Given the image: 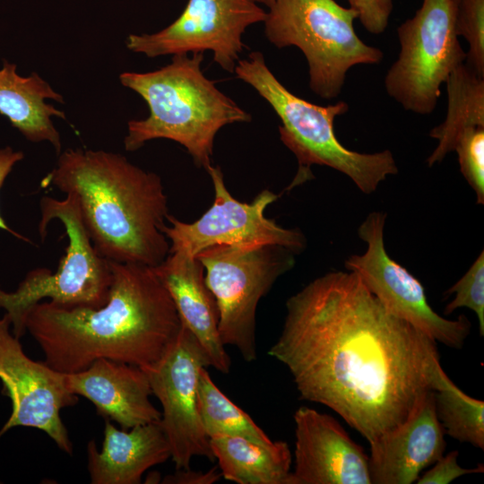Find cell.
Here are the masks:
<instances>
[{"label":"cell","mask_w":484,"mask_h":484,"mask_svg":"<svg viewBox=\"0 0 484 484\" xmlns=\"http://www.w3.org/2000/svg\"><path fill=\"white\" fill-rule=\"evenodd\" d=\"M219 467L214 466L207 471H196L189 469L177 470L174 474L167 475L163 483L169 484H212L222 477Z\"/></svg>","instance_id":"obj_30"},{"label":"cell","mask_w":484,"mask_h":484,"mask_svg":"<svg viewBox=\"0 0 484 484\" xmlns=\"http://www.w3.org/2000/svg\"><path fill=\"white\" fill-rule=\"evenodd\" d=\"M252 1H255L256 3H260L261 0H252Z\"/></svg>","instance_id":"obj_33"},{"label":"cell","mask_w":484,"mask_h":484,"mask_svg":"<svg viewBox=\"0 0 484 484\" xmlns=\"http://www.w3.org/2000/svg\"><path fill=\"white\" fill-rule=\"evenodd\" d=\"M210 359L195 336L182 324L177 338L155 364L142 368L160 401V424L176 469H189L194 456L214 460L197 408L200 371Z\"/></svg>","instance_id":"obj_13"},{"label":"cell","mask_w":484,"mask_h":484,"mask_svg":"<svg viewBox=\"0 0 484 484\" xmlns=\"http://www.w3.org/2000/svg\"><path fill=\"white\" fill-rule=\"evenodd\" d=\"M268 8L267 39L278 48L294 46L302 51L309 87L322 99L339 96L351 67L379 64L384 57L357 35L358 13L335 0H273Z\"/></svg>","instance_id":"obj_6"},{"label":"cell","mask_w":484,"mask_h":484,"mask_svg":"<svg viewBox=\"0 0 484 484\" xmlns=\"http://www.w3.org/2000/svg\"><path fill=\"white\" fill-rule=\"evenodd\" d=\"M455 29L469 43L465 64L484 77V0H457Z\"/></svg>","instance_id":"obj_25"},{"label":"cell","mask_w":484,"mask_h":484,"mask_svg":"<svg viewBox=\"0 0 484 484\" xmlns=\"http://www.w3.org/2000/svg\"><path fill=\"white\" fill-rule=\"evenodd\" d=\"M266 12L252 0H189L180 16L151 34H130L126 48L148 57L212 51L213 61L233 73L246 30L264 22Z\"/></svg>","instance_id":"obj_12"},{"label":"cell","mask_w":484,"mask_h":484,"mask_svg":"<svg viewBox=\"0 0 484 484\" xmlns=\"http://www.w3.org/2000/svg\"><path fill=\"white\" fill-rule=\"evenodd\" d=\"M5 314L0 319V380L2 393L12 401V413L0 430V437L14 427L44 431L65 453L73 445L61 419L60 411L77 403L58 372L44 361H34L23 351L20 339L10 332Z\"/></svg>","instance_id":"obj_14"},{"label":"cell","mask_w":484,"mask_h":484,"mask_svg":"<svg viewBox=\"0 0 484 484\" xmlns=\"http://www.w3.org/2000/svg\"><path fill=\"white\" fill-rule=\"evenodd\" d=\"M197 408L202 426L209 438L233 436L263 445H272L274 442L247 413L218 388L206 367H203L199 375Z\"/></svg>","instance_id":"obj_23"},{"label":"cell","mask_w":484,"mask_h":484,"mask_svg":"<svg viewBox=\"0 0 484 484\" xmlns=\"http://www.w3.org/2000/svg\"><path fill=\"white\" fill-rule=\"evenodd\" d=\"M350 7L358 13L363 27L372 34L383 33L388 26L393 11L392 0H348Z\"/></svg>","instance_id":"obj_28"},{"label":"cell","mask_w":484,"mask_h":484,"mask_svg":"<svg viewBox=\"0 0 484 484\" xmlns=\"http://www.w3.org/2000/svg\"><path fill=\"white\" fill-rule=\"evenodd\" d=\"M435 409L445 434L484 449V402L463 393L442 368L434 385Z\"/></svg>","instance_id":"obj_24"},{"label":"cell","mask_w":484,"mask_h":484,"mask_svg":"<svg viewBox=\"0 0 484 484\" xmlns=\"http://www.w3.org/2000/svg\"><path fill=\"white\" fill-rule=\"evenodd\" d=\"M444 429L435 409L434 392H428L410 418L370 443L371 484H411L445 450Z\"/></svg>","instance_id":"obj_16"},{"label":"cell","mask_w":484,"mask_h":484,"mask_svg":"<svg viewBox=\"0 0 484 484\" xmlns=\"http://www.w3.org/2000/svg\"><path fill=\"white\" fill-rule=\"evenodd\" d=\"M436 342L391 313L353 272L320 276L286 302L268 355L300 398L323 404L369 444L404 423L443 368Z\"/></svg>","instance_id":"obj_1"},{"label":"cell","mask_w":484,"mask_h":484,"mask_svg":"<svg viewBox=\"0 0 484 484\" xmlns=\"http://www.w3.org/2000/svg\"><path fill=\"white\" fill-rule=\"evenodd\" d=\"M39 209V232L42 240L49 222L58 220L65 227L68 245L54 272L37 268L26 274L16 290L7 292L0 288V308L5 310L17 339L27 332L29 312L42 299L65 307H100L108 301L112 283L109 261L94 248L74 195L66 194L63 200L43 196Z\"/></svg>","instance_id":"obj_7"},{"label":"cell","mask_w":484,"mask_h":484,"mask_svg":"<svg viewBox=\"0 0 484 484\" xmlns=\"http://www.w3.org/2000/svg\"><path fill=\"white\" fill-rule=\"evenodd\" d=\"M102 448L93 440L87 445L88 471L92 484H138L143 473L170 458V449L159 421L117 429L105 419Z\"/></svg>","instance_id":"obj_19"},{"label":"cell","mask_w":484,"mask_h":484,"mask_svg":"<svg viewBox=\"0 0 484 484\" xmlns=\"http://www.w3.org/2000/svg\"><path fill=\"white\" fill-rule=\"evenodd\" d=\"M290 484H371L368 455L332 416L301 406Z\"/></svg>","instance_id":"obj_15"},{"label":"cell","mask_w":484,"mask_h":484,"mask_svg":"<svg viewBox=\"0 0 484 484\" xmlns=\"http://www.w3.org/2000/svg\"><path fill=\"white\" fill-rule=\"evenodd\" d=\"M273 0H261L260 3L264 4L267 7L272 3Z\"/></svg>","instance_id":"obj_32"},{"label":"cell","mask_w":484,"mask_h":484,"mask_svg":"<svg viewBox=\"0 0 484 484\" xmlns=\"http://www.w3.org/2000/svg\"><path fill=\"white\" fill-rule=\"evenodd\" d=\"M209 439L225 480L238 484H290L292 455L286 442L263 445L233 436Z\"/></svg>","instance_id":"obj_21"},{"label":"cell","mask_w":484,"mask_h":484,"mask_svg":"<svg viewBox=\"0 0 484 484\" xmlns=\"http://www.w3.org/2000/svg\"><path fill=\"white\" fill-rule=\"evenodd\" d=\"M209 173L214 189L211 207L196 220L184 222L170 215L163 233L169 242V253L182 252L195 256L214 246L253 247L281 246L299 253L306 239L298 229H285L265 217L266 208L279 195L262 190L251 203L239 202L225 186L220 167L211 166Z\"/></svg>","instance_id":"obj_10"},{"label":"cell","mask_w":484,"mask_h":484,"mask_svg":"<svg viewBox=\"0 0 484 484\" xmlns=\"http://www.w3.org/2000/svg\"><path fill=\"white\" fill-rule=\"evenodd\" d=\"M457 0H423L397 28L400 53L385 78L387 94L404 109L434 111L441 84L466 59L455 29Z\"/></svg>","instance_id":"obj_9"},{"label":"cell","mask_w":484,"mask_h":484,"mask_svg":"<svg viewBox=\"0 0 484 484\" xmlns=\"http://www.w3.org/2000/svg\"><path fill=\"white\" fill-rule=\"evenodd\" d=\"M460 170L476 193L477 203H484V127L467 129L454 148Z\"/></svg>","instance_id":"obj_27"},{"label":"cell","mask_w":484,"mask_h":484,"mask_svg":"<svg viewBox=\"0 0 484 484\" xmlns=\"http://www.w3.org/2000/svg\"><path fill=\"white\" fill-rule=\"evenodd\" d=\"M24 158V154L22 151H13L12 147H4L0 149V189L2 186L4 185V180L6 179L7 176L12 171L13 166L21 161ZM0 229L6 230L7 232L11 233L12 235L25 240L29 241L26 238L23 236H21L16 231L13 230L11 228L8 227V225L5 223L4 220L0 214Z\"/></svg>","instance_id":"obj_31"},{"label":"cell","mask_w":484,"mask_h":484,"mask_svg":"<svg viewBox=\"0 0 484 484\" xmlns=\"http://www.w3.org/2000/svg\"><path fill=\"white\" fill-rule=\"evenodd\" d=\"M112 283L100 307L39 302L26 330L44 362L76 373L107 359L144 368L158 362L178 336L182 323L173 299L152 267L109 261Z\"/></svg>","instance_id":"obj_2"},{"label":"cell","mask_w":484,"mask_h":484,"mask_svg":"<svg viewBox=\"0 0 484 484\" xmlns=\"http://www.w3.org/2000/svg\"><path fill=\"white\" fill-rule=\"evenodd\" d=\"M233 73L254 88L281 120L280 139L298 163V172L288 189L312 178L313 165L327 166L345 174L364 194L375 192L388 176L398 172L389 150L360 153L339 142L333 122L348 111L349 105L345 101L320 106L296 96L275 77L259 51L239 59Z\"/></svg>","instance_id":"obj_5"},{"label":"cell","mask_w":484,"mask_h":484,"mask_svg":"<svg viewBox=\"0 0 484 484\" xmlns=\"http://www.w3.org/2000/svg\"><path fill=\"white\" fill-rule=\"evenodd\" d=\"M52 185L77 200L96 251L105 259L154 267L169 254L162 231L168 198L161 178L119 153L69 149L42 186Z\"/></svg>","instance_id":"obj_3"},{"label":"cell","mask_w":484,"mask_h":484,"mask_svg":"<svg viewBox=\"0 0 484 484\" xmlns=\"http://www.w3.org/2000/svg\"><path fill=\"white\" fill-rule=\"evenodd\" d=\"M203 53L174 55L170 64L147 73L125 72L122 85L147 103L149 116L128 122L124 145L134 151L153 139L182 145L198 167L212 166L214 140L225 125L251 115L225 95L202 70Z\"/></svg>","instance_id":"obj_4"},{"label":"cell","mask_w":484,"mask_h":484,"mask_svg":"<svg viewBox=\"0 0 484 484\" xmlns=\"http://www.w3.org/2000/svg\"><path fill=\"white\" fill-rule=\"evenodd\" d=\"M385 217L380 212L367 215L358 229L359 237L367 245V250L350 255L345 268L355 272L391 313L436 343L462 348L471 330L469 319L462 315L451 320L435 312L419 281L389 256L384 242Z\"/></svg>","instance_id":"obj_11"},{"label":"cell","mask_w":484,"mask_h":484,"mask_svg":"<svg viewBox=\"0 0 484 484\" xmlns=\"http://www.w3.org/2000/svg\"><path fill=\"white\" fill-rule=\"evenodd\" d=\"M458 451H452L437 460L433 467L417 480L418 484H447L455 479L471 473L484 471L483 464L475 468H462L457 461Z\"/></svg>","instance_id":"obj_29"},{"label":"cell","mask_w":484,"mask_h":484,"mask_svg":"<svg viewBox=\"0 0 484 484\" xmlns=\"http://www.w3.org/2000/svg\"><path fill=\"white\" fill-rule=\"evenodd\" d=\"M170 294L181 323L198 340L211 367L229 374L231 360L220 341L219 312L215 298L204 280V269L195 256L172 252L152 267Z\"/></svg>","instance_id":"obj_18"},{"label":"cell","mask_w":484,"mask_h":484,"mask_svg":"<svg viewBox=\"0 0 484 484\" xmlns=\"http://www.w3.org/2000/svg\"><path fill=\"white\" fill-rule=\"evenodd\" d=\"M64 381L71 393L90 400L99 415L123 429L160 419L150 400L147 375L139 367L100 359L83 370L64 374Z\"/></svg>","instance_id":"obj_17"},{"label":"cell","mask_w":484,"mask_h":484,"mask_svg":"<svg viewBox=\"0 0 484 484\" xmlns=\"http://www.w3.org/2000/svg\"><path fill=\"white\" fill-rule=\"evenodd\" d=\"M448 96L446 117L429 132L437 145L427 162L429 167L441 162L469 128L484 127V77L465 63L456 67L445 82Z\"/></svg>","instance_id":"obj_22"},{"label":"cell","mask_w":484,"mask_h":484,"mask_svg":"<svg viewBox=\"0 0 484 484\" xmlns=\"http://www.w3.org/2000/svg\"><path fill=\"white\" fill-rule=\"evenodd\" d=\"M445 294H454L444 310L449 315L460 307L472 310L479 321L480 335H484V251L471 265L464 275L457 281Z\"/></svg>","instance_id":"obj_26"},{"label":"cell","mask_w":484,"mask_h":484,"mask_svg":"<svg viewBox=\"0 0 484 484\" xmlns=\"http://www.w3.org/2000/svg\"><path fill=\"white\" fill-rule=\"evenodd\" d=\"M47 99L64 102L62 95L38 73L22 76L15 64L4 60L0 69V114L27 140L48 142L59 155L60 135L51 117L65 119V115Z\"/></svg>","instance_id":"obj_20"},{"label":"cell","mask_w":484,"mask_h":484,"mask_svg":"<svg viewBox=\"0 0 484 484\" xmlns=\"http://www.w3.org/2000/svg\"><path fill=\"white\" fill-rule=\"evenodd\" d=\"M294 252L281 246H214L196 257L219 312V334L224 346L242 358L257 359L256 309L277 279L295 264Z\"/></svg>","instance_id":"obj_8"}]
</instances>
